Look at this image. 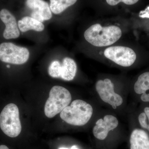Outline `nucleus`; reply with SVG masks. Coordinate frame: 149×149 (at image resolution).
Segmentation results:
<instances>
[{
  "mask_svg": "<svg viewBox=\"0 0 149 149\" xmlns=\"http://www.w3.org/2000/svg\"><path fill=\"white\" fill-rule=\"evenodd\" d=\"M120 127L119 119L113 112L102 113L97 114L93 121L92 133L97 140L103 141Z\"/></svg>",
  "mask_w": 149,
  "mask_h": 149,
  "instance_id": "nucleus-5",
  "label": "nucleus"
},
{
  "mask_svg": "<svg viewBox=\"0 0 149 149\" xmlns=\"http://www.w3.org/2000/svg\"><path fill=\"white\" fill-rule=\"evenodd\" d=\"M104 55L106 58L118 65L129 67L136 61L137 56L133 49L124 46H112L104 51Z\"/></svg>",
  "mask_w": 149,
  "mask_h": 149,
  "instance_id": "nucleus-8",
  "label": "nucleus"
},
{
  "mask_svg": "<svg viewBox=\"0 0 149 149\" xmlns=\"http://www.w3.org/2000/svg\"><path fill=\"white\" fill-rule=\"evenodd\" d=\"M140 17H142L149 18V6L145 9L140 13Z\"/></svg>",
  "mask_w": 149,
  "mask_h": 149,
  "instance_id": "nucleus-20",
  "label": "nucleus"
},
{
  "mask_svg": "<svg viewBox=\"0 0 149 149\" xmlns=\"http://www.w3.org/2000/svg\"><path fill=\"white\" fill-rule=\"evenodd\" d=\"M29 52L27 48L17 46L10 42L0 45V60L11 64L21 65L29 58Z\"/></svg>",
  "mask_w": 149,
  "mask_h": 149,
  "instance_id": "nucleus-7",
  "label": "nucleus"
},
{
  "mask_svg": "<svg viewBox=\"0 0 149 149\" xmlns=\"http://www.w3.org/2000/svg\"><path fill=\"white\" fill-rule=\"evenodd\" d=\"M7 67L8 68H10V66L9 65H7Z\"/></svg>",
  "mask_w": 149,
  "mask_h": 149,
  "instance_id": "nucleus-24",
  "label": "nucleus"
},
{
  "mask_svg": "<svg viewBox=\"0 0 149 149\" xmlns=\"http://www.w3.org/2000/svg\"><path fill=\"white\" fill-rule=\"evenodd\" d=\"M0 128L7 136L15 138L22 130L18 107L15 104H9L4 107L0 114Z\"/></svg>",
  "mask_w": 149,
  "mask_h": 149,
  "instance_id": "nucleus-6",
  "label": "nucleus"
},
{
  "mask_svg": "<svg viewBox=\"0 0 149 149\" xmlns=\"http://www.w3.org/2000/svg\"><path fill=\"white\" fill-rule=\"evenodd\" d=\"M70 149H79L78 148H77V147L76 146H72L71 147V148Z\"/></svg>",
  "mask_w": 149,
  "mask_h": 149,
  "instance_id": "nucleus-22",
  "label": "nucleus"
},
{
  "mask_svg": "<svg viewBox=\"0 0 149 149\" xmlns=\"http://www.w3.org/2000/svg\"><path fill=\"white\" fill-rule=\"evenodd\" d=\"M72 100V95L66 88L60 86H54L45 104L46 116L49 118L54 117L68 106Z\"/></svg>",
  "mask_w": 149,
  "mask_h": 149,
  "instance_id": "nucleus-4",
  "label": "nucleus"
},
{
  "mask_svg": "<svg viewBox=\"0 0 149 149\" xmlns=\"http://www.w3.org/2000/svg\"><path fill=\"white\" fill-rule=\"evenodd\" d=\"M59 149H70L68 148H60Z\"/></svg>",
  "mask_w": 149,
  "mask_h": 149,
  "instance_id": "nucleus-23",
  "label": "nucleus"
},
{
  "mask_svg": "<svg viewBox=\"0 0 149 149\" xmlns=\"http://www.w3.org/2000/svg\"><path fill=\"white\" fill-rule=\"evenodd\" d=\"M0 18L6 25L3 36L6 39H16L20 35L16 19L9 11L3 9L0 11Z\"/></svg>",
  "mask_w": 149,
  "mask_h": 149,
  "instance_id": "nucleus-10",
  "label": "nucleus"
},
{
  "mask_svg": "<svg viewBox=\"0 0 149 149\" xmlns=\"http://www.w3.org/2000/svg\"><path fill=\"white\" fill-rule=\"evenodd\" d=\"M130 149H149V136L146 130L141 128L133 129L130 133Z\"/></svg>",
  "mask_w": 149,
  "mask_h": 149,
  "instance_id": "nucleus-11",
  "label": "nucleus"
},
{
  "mask_svg": "<svg viewBox=\"0 0 149 149\" xmlns=\"http://www.w3.org/2000/svg\"><path fill=\"white\" fill-rule=\"evenodd\" d=\"M77 0H50V8L53 13L59 14L74 5Z\"/></svg>",
  "mask_w": 149,
  "mask_h": 149,
  "instance_id": "nucleus-15",
  "label": "nucleus"
},
{
  "mask_svg": "<svg viewBox=\"0 0 149 149\" xmlns=\"http://www.w3.org/2000/svg\"><path fill=\"white\" fill-rule=\"evenodd\" d=\"M140 99L144 102H149V91L141 95Z\"/></svg>",
  "mask_w": 149,
  "mask_h": 149,
  "instance_id": "nucleus-19",
  "label": "nucleus"
},
{
  "mask_svg": "<svg viewBox=\"0 0 149 149\" xmlns=\"http://www.w3.org/2000/svg\"><path fill=\"white\" fill-rule=\"evenodd\" d=\"M97 114L94 105L82 100L72 101L60 113L61 118L69 125L83 126L93 121Z\"/></svg>",
  "mask_w": 149,
  "mask_h": 149,
  "instance_id": "nucleus-2",
  "label": "nucleus"
},
{
  "mask_svg": "<svg viewBox=\"0 0 149 149\" xmlns=\"http://www.w3.org/2000/svg\"><path fill=\"white\" fill-rule=\"evenodd\" d=\"M61 64L58 61H54L51 63L48 68V72L51 77L54 78L60 77Z\"/></svg>",
  "mask_w": 149,
  "mask_h": 149,
  "instance_id": "nucleus-17",
  "label": "nucleus"
},
{
  "mask_svg": "<svg viewBox=\"0 0 149 149\" xmlns=\"http://www.w3.org/2000/svg\"><path fill=\"white\" fill-rule=\"evenodd\" d=\"M18 26L20 31L22 32L30 30L41 32L45 29V25L42 22L29 16L24 17L19 20Z\"/></svg>",
  "mask_w": 149,
  "mask_h": 149,
  "instance_id": "nucleus-13",
  "label": "nucleus"
},
{
  "mask_svg": "<svg viewBox=\"0 0 149 149\" xmlns=\"http://www.w3.org/2000/svg\"><path fill=\"white\" fill-rule=\"evenodd\" d=\"M139 1V0H106V1L110 6H114L120 2L123 3L128 5H132L138 2Z\"/></svg>",
  "mask_w": 149,
  "mask_h": 149,
  "instance_id": "nucleus-18",
  "label": "nucleus"
},
{
  "mask_svg": "<svg viewBox=\"0 0 149 149\" xmlns=\"http://www.w3.org/2000/svg\"><path fill=\"white\" fill-rule=\"evenodd\" d=\"M95 92L99 101L111 111L119 112L125 109L127 103V90L118 88L110 78L106 77L97 80Z\"/></svg>",
  "mask_w": 149,
  "mask_h": 149,
  "instance_id": "nucleus-1",
  "label": "nucleus"
},
{
  "mask_svg": "<svg viewBox=\"0 0 149 149\" xmlns=\"http://www.w3.org/2000/svg\"><path fill=\"white\" fill-rule=\"evenodd\" d=\"M138 121L142 129L149 132V107H146L143 111L140 113L138 116Z\"/></svg>",
  "mask_w": 149,
  "mask_h": 149,
  "instance_id": "nucleus-16",
  "label": "nucleus"
},
{
  "mask_svg": "<svg viewBox=\"0 0 149 149\" xmlns=\"http://www.w3.org/2000/svg\"><path fill=\"white\" fill-rule=\"evenodd\" d=\"M120 27L116 25L103 26L100 24L91 25L84 32L85 40L96 47L111 46L117 42L122 36Z\"/></svg>",
  "mask_w": 149,
  "mask_h": 149,
  "instance_id": "nucleus-3",
  "label": "nucleus"
},
{
  "mask_svg": "<svg viewBox=\"0 0 149 149\" xmlns=\"http://www.w3.org/2000/svg\"><path fill=\"white\" fill-rule=\"evenodd\" d=\"M0 149H9L8 147L5 145H1L0 146Z\"/></svg>",
  "mask_w": 149,
  "mask_h": 149,
  "instance_id": "nucleus-21",
  "label": "nucleus"
},
{
  "mask_svg": "<svg viewBox=\"0 0 149 149\" xmlns=\"http://www.w3.org/2000/svg\"><path fill=\"white\" fill-rule=\"evenodd\" d=\"M26 6L32 10L31 17L42 22L52 17L49 4L44 0H26Z\"/></svg>",
  "mask_w": 149,
  "mask_h": 149,
  "instance_id": "nucleus-9",
  "label": "nucleus"
},
{
  "mask_svg": "<svg viewBox=\"0 0 149 149\" xmlns=\"http://www.w3.org/2000/svg\"><path fill=\"white\" fill-rule=\"evenodd\" d=\"M149 91V72L142 73L139 75L133 85V91L136 95H141Z\"/></svg>",
  "mask_w": 149,
  "mask_h": 149,
  "instance_id": "nucleus-14",
  "label": "nucleus"
},
{
  "mask_svg": "<svg viewBox=\"0 0 149 149\" xmlns=\"http://www.w3.org/2000/svg\"><path fill=\"white\" fill-rule=\"evenodd\" d=\"M77 66L76 62L69 57L63 58L60 69V78L67 81L73 80L76 76Z\"/></svg>",
  "mask_w": 149,
  "mask_h": 149,
  "instance_id": "nucleus-12",
  "label": "nucleus"
}]
</instances>
